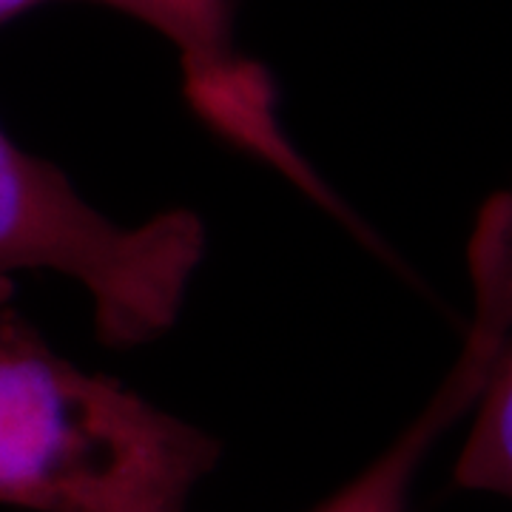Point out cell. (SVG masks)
Instances as JSON below:
<instances>
[{"label":"cell","mask_w":512,"mask_h":512,"mask_svg":"<svg viewBox=\"0 0 512 512\" xmlns=\"http://www.w3.org/2000/svg\"><path fill=\"white\" fill-rule=\"evenodd\" d=\"M222 444L63 359L0 299V504L32 512H191Z\"/></svg>","instance_id":"obj_1"},{"label":"cell","mask_w":512,"mask_h":512,"mask_svg":"<svg viewBox=\"0 0 512 512\" xmlns=\"http://www.w3.org/2000/svg\"><path fill=\"white\" fill-rule=\"evenodd\" d=\"M202 254L205 228L194 214L120 225L0 126V299L12 296L18 271L69 276L92 299L97 336L131 348L177 322Z\"/></svg>","instance_id":"obj_2"},{"label":"cell","mask_w":512,"mask_h":512,"mask_svg":"<svg viewBox=\"0 0 512 512\" xmlns=\"http://www.w3.org/2000/svg\"><path fill=\"white\" fill-rule=\"evenodd\" d=\"M103 6L143 20L174 46L185 94L217 134L342 214V205L285 134L271 74L239 49L234 0H106Z\"/></svg>","instance_id":"obj_3"},{"label":"cell","mask_w":512,"mask_h":512,"mask_svg":"<svg viewBox=\"0 0 512 512\" xmlns=\"http://www.w3.org/2000/svg\"><path fill=\"white\" fill-rule=\"evenodd\" d=\"M481 384L484 370L473 359L458 356L436 396L404 427L402 436L316 512H407L424 458L464 413L473 410Z\"/></svg>","instance_id":"obj_4"},{"label":"cell","mask_w":512,"mask_h":512,"mask_svg":"<svg viewBox=\"0 0 512 512\" xmlns=\"http://www.w3.org/2000/svg\"><path fill=\"white\" fill-rule=\"evenodd\" d=\"M461 490L512 501V336L498 350L473 404V424L453 467Z\"/></svg>","instance_id":"obj_5"},{"label":"cell","mask_w":512,"mask_h":512,"mask_svg":"<svg viewBox=\"0 0 512 512\" xmlns=\"http://www.w3.org/2000/svg\"><path fill=\"white\" fill-rule=\"evenodd\" d=\"M470 276L476 285L512 299V188L495 194L470 237Z\"/></svg>","instance_id":"obj_6"},{"label":"cell","mask_w":512,"mask_h":512,"mask_svg":"<svg viewBox=\"0 0 512 512\" xmlns=\"http://www.w3.org/2000/svg\"><path fill=\"white\" fill-rule=\"evenodd\" d=\"M40 3H49V0H0V26L23 15V12H29V9H35ZM94 3H106V0H94Z\"/></svg>","instance_id":"obj_7"}]
</instances>
